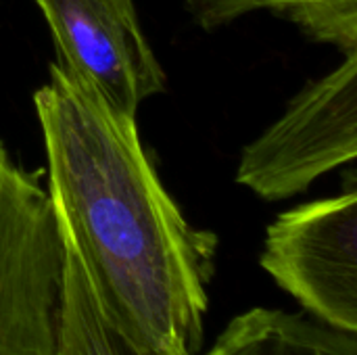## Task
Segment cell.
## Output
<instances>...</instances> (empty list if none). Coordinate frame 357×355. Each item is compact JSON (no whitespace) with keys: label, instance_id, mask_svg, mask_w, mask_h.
Here are the masks:
<instances>
[{"label":"cell","instance_id":"6da1fadb","mask_svg":"<svg viewBox=\"0 0 357 355\" xmlns=\"http://www.w3.org/2000/svg\"><path fill=\"white\" fill-rule=\"evenodd\" d=\"M33 94L48 197L105 318L144 355H199L218 236L192 226L146 155L136 117L59 63Z\"/></svg>","mask_w":357,"mask_h":355},{"label":"cell","instance_id":"7a4b0ae2","mask_svg":"<svg viewBox=\"0 0 357 355\" xmlns=\"http://www.w3.org/2000/svg\"><path fill=\"white\" fill-rule=\"evenodd\" d=\"M63 270L48 190L0 140V355H56Z\"/></svg>","mask_w":357,"mask_h":355},{"label":"cell","instance_id":"3957f363","mask_svg":"<svg viewBox=\"0 0 357 355\" xmlns=\"http://www.w3.org/2000/svg\"><path fill=\"white\" fill-rule=\"evenodd\" d=\"M357 157V52L305 86L261 136L249 142L236 182L276 203L305 192L320 176Z\"/></svg>","mask_w":357,"mask_h":355},{"label":"cell","instance_id":"277c9868","mask_svg":"<svg viewBox=\"0 0 357 355\" xmlns=\"http://www.w3.org/2000/svg\"><path fill=\"white\" fill-rule=\"evenodd\" d=\"M264 272L301 310L357 335V192L282 211L266 230Z\"/></svg>","mask_w":357,"mask_h":355},{"label":"cell","instance_id":"5b68a950","mask_svg":"<svg viewBox=\"0 0 357 355\" xmlns=\"http://www.w3.org/2000/svg\"><path fill=\"white\" fill-rule=\"evenodd\" d=\"M56 48V63L94 88L115 111L165 90L163 67L149 44L134 0H33Z\"/></svg>","mask_w":357,"mask_h":355},{"label":"cell","instance_id":"8992f818","mask_svg":"<svg viewBox=\"0 0 357 355\" xmlns=\"http://www.w3.org/2000/svg\"><path fill=\"white\" fill-rule=\"evenodd\" d=\"M199 355H357V335L333 328L305 312L251 308L234 316Z\"/></svg>","mask_w":357,"mask_h":355},{"label":"cell","instance_id":"52a82bcc","mask_svg":"<svg viewBox=\"0 0 357 355\" xmlns=\"http://www.w3.org/2000/svg\"><path fill=\"white\" fill-rule=\"evenodd\" d=\"M203 29L232 23L253 10L291 21L312 42L357 52V0H182Z\"/></svg>","mask_w":357,"mask_h":355},{"label":"cell","instance_id":"ba28073f","mask_svg":"<svg viewBox=\"0 0 357 355\" xmlns=\"http://www.w3.org/2000/svg\"><path fill=\"white\" fill-rule=\"evenodd\" d=\"M56 355H144L105 318L77 257L67 247Z\"/></svg>","mask_w":357,"mask_h":355}]
</instances>
